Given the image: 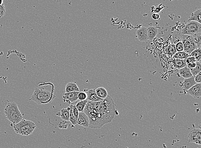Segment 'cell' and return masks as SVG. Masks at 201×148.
I'll return each instance as SVG.
<instances>
[{
    "mask_svg": "<svg viewBox=\"0 0 201 148\" xmlns=\"http://www.w3.org/2000/svg\"><path fill=\"white\" fill-rule=\"evenodd\" d=\"M182 42L184 46V51L190 54L193 51L197 48L193 38L191 35H183Z\"/></svg>",
    "mask_w": 201,
    "mask_h": 148,
    "instance_id": "cell-6",
    "label": "cell"
},
{
    "mask_svg": "<svg viewBox=\"0 0 201 148\" xmlns=\"http://www.w3.org/2000/svg\"><path fill=\"white\" fill-rule=\"evenodd\" d=\"M201 72L198 73L197 75L194 77V79L196 84H200L201 82Z\"/></svg>",
    "mask_w": 201,
    "mask_h": 148,
    "instance_id": "cell-33",
    "label": "cell"
},
{
    "mask_svg": "<svg viewBox=\"0 0 201 148\" xmlns=\"http://www.w3.org/2000/svg\"><path fill=\"white\" fill-rule=\"evenodd\" d=\"M196 67L194 69H190V72L191 74L193 77L197 75L198 73L201 72V64L200 62H196Z\"/></svg>",
    "mask_w": 201,
    "mask_h": 148,
    "instance_id": "cell-24",
    "label": "cell"
},
{
    "mask_svg": "<svg viewBox=\"0 0 201 148\" xmlns=\"http://www.w3.org/2000/svg\"><path fill=\"white\" fill-rule=\"evenodd\" d=\"M80 89L75 82H68L65 87V93L72 92H79Z\"/></svg>",
    "mask_w": 201,
    "mask_h": 148,
    "instance_id": "cell-16",
    "label": "cell"
},
{
    "mask_svg": "<svg viewBox=\"0 0 201 148\" xmlns=\"http://www.w3.org/2000/svg\"><path fill=\"white\" fill-rule=\"evenodd\" d=\"M196 84V83L194 81V77L193 76L189 78L185 79L183 81V86H182L183 90L187 91Z\"/></svg>",
    "mask_w": 201,
    "mask_h": 148,
    "instance_id": "cell-13",
    "label": "cell"
},
{
    "mask_svg": "<svg viewBox=\"0 0 201 148\" xmlns=\"http://www.w3.org/2000/svg\"><path fill=\"white\" fill-rule=\"evenodd\" d=\"M87 95L86 93L84 92H80L78 94V100L80 101L84 100H87Z\"/></svg>",
    "mask_w": 201,
    "mask_h": 148,
    "instance_id": "cell-30",
    "label": "cell"
},
{
    "mask_svg": "<svg viewBox=\"0 0 201 148\" xmlns=\"http://www.w3.org/2000/svg\"><path fill=\"white\" fill-rule=\"evenodd\" d=\"M179 74L180 76L185 79L189 78L193 76L191 74L190 69L187 67L179 69Z\"/></svg>",
    "mask_w": 201,
    "mask_h": 148,
    "instance_id": "cell-20",
    "label": "cell"
},
{
    "mask_svg": "<svg viewBox=\"0 0 201 148\" xmlns=\"http://www.w3.org/2000/svg\"><path fill=\"white\" fill-rule=\"evenodd\" d=\"M12 127L16 133L23 136H27L32 134L36 126L32 121L23 119L18 124Z\"/></svg>",
    "mask_w": 201,
    "mask_h": 148,
    "instance_id": "cell-4",
    "label": "cell"
},
{
    "mask_svg": "<svg viewBox=\"0 0 201 148\" xmlns=\"http://www.w3.org/2000/svg\"><path fill=\"white\" fill-rule=\"evenodd\" d=\"M189 55V56L194 58L196 62H200L201 58V48H198L195 50Z\"/></svg>",
    "mask_w": 201,
    "mask_h": 148,
    "instance_id": "cell-21",
    "label": "cell"
},
{
    "mask_svg": "<svg viewBox=\"0 0 201 148\" xmlns=\"http://www.w3.org/2000/svg\"><path fill=\"white\" fill-rule=\"evenodd\" d=\"M79 92H72L64 93L63 95V100L64 102L67 103L69 104L73 105L78 100V94Z\"/></svg>",
    "mask_w": 201,
    "mask_h": 148,
    "instance_id": "cell-8",
    "label": "cell"
},
{
    "mask_svg": "<svg viewBox=\"0 0 201 148\" xmlns=\"http://www.w3.org/2000/svg\"><path fill=\"white\" fill-rule=\"evenodd\" d=\"M175 46H176V50L177 52L184 51V46H183L182 41H179Z\"/></svg>",
    "mask_w": 201,
    "mask_h": 148,
    "instance_id": "cell-27",
    "label": "cell"
},
{
    "mask_svg": "<svg viewBox=\"0 0 201 148\" xmlns=\"http://www.w3.org/2000/svg\"><path fill=\"white\" fill-rule=\"evenodd\" d=\"M201 24L196 22L190 21L187 23L182 30L183 35H192L201 33Z\"/></svg>",
    "mask_w": 201,
    "mask_h": 148,
    "instance_id": "cell-5",
    "label": "cell"
},
{
    "mask_svg": "<svg viewBox=\"0 0 201 148\" xmlns=\"http://www.w3.org/2000/svg\"><path fill=\"white\" fill-rule=\"evenodd\" d=\"M76 123L77 124L82 126L89 127V119L88 117L84 112H79Z\"/></svg>",
    "mask_w": 201,
    "mask_h": 148,
    "instance_id": "cell-9",
    "label": "cell"
},
{
    "mask_svg": "<svg viewBox=\"0 0 201 148\" xmlns=\"http://www.w3.org/2000/svg\"><path fill=\"white\" fill-rule=\"evenodd\" d=\"M196 62L191 63L188 64L187 66V68L189 69H194L196 67Z\"/></svg>",
    "mask_w": 201,
    "mask_h": 148,
    "instance_id": "cell-35",
    "label": "cell"
},
{
    "mask_svg": "<svg viewBox=\"0 0 201 148\" xmlns=\"http://www.w3.org/2000/svg\"><path fill=\"white\" fill-rule=\"evenodd\" d=\"M4 114L6 118L11 122L12 126L23 119L18 106L15 102L8 103L4 109Z\"/></svg>",
    "mask_w": 201,
    "mask_h": 148,
    "instance_id": "cell-2",
    "label": "cell"
},
{
    "mask_svg": "<svg viewBox=\"0 0 201 148\" xmlns=\"http://www.w3.org/2000/svg\"><path fill=\"white\" fill-rule=\"evenodd\" d=\"M152 17L154 20H158L160 18V15L156 13H154L152 15Z\"/></svg>",
    "mask_w": 201,
    "mask_h": 148,
    "instance_id": "cell-36",
    "label": "cell"
},
{
    "mask_svg": "<svg viewBox=\"0 0 201 148\" xmlns=\"http://www.w3.org/2000/svg\"><path fill=\"white\" fill-rule=\"evenodd\" d=\"M186 62L188 64L191 63L196 62V61L194 58L189 56L186 59Z\"/></svg>",
    "mask_w": 201,
    "mask_h": 148,
    "instance_id": "cell-34",
    "label": "cell"
},
{
    "mask_svg": "<svg viewBox=\"0 0 201 148\" xmlns=\"http://www.w3.org/2000/svg\"><path fill=\"white\" fill-rule=\"evenodd\" d=\"M189 57V55L184 51L177 52L172 56L173 58L180 59V60H186L187 58Z\"/></svg>",
    "mask_w": 201,
    "mask_h": 148,
    "instance_id": "cell-22",
    "label": "cell"
},
{
    "mask_svg": "<svg viewBox=\"0 0 201 148\" xmlns=\"http://www.w3.org/2000/svg\"><path fill=\"white\" fill-rule=\"evenodd\" d=\"M87 100L88 101L91 102H97L103 100L104 99L99 98L96 94L95 90L94 89H91L87 91Z\"/></svg>",
    "mask_w": 201,
    "mask_h": 148,
    "instance_id": "cell-12",
    "label": "cell"
},
{
    "mask_svg": "<svg viewBox=\"0 0 201 148\" xmlns=\"http://www.w3.org/2000/svg\"><path fill=\"white\" fill-rule=\"evenodd\" d=\"M71 108L70 110V117H69V121L71 122V124L73 125H75L77 124L76 123V119H75V117L74 116L73 114V112H72V109L70 106H69Z\"/></svg>",
    "mask_w": 201,
    "mask_h": 148,
    "instance_id": "cell-26",
    "label": "cell"
},
{
    "mask_svg": "<svg viewBox=\"0 0 201 148\" xmlns=\"http://www.w3.org/2000/svg\"><path fill=\"white\" fill-rule=\"evenodd\" d=\"M83 112L89 119V127L99 128L112 122L115 113V104L113 99L108 95L102 101H88Z\"/></svg>",
    "mask_w": 201,
    "mask_h": 148,
    "instance_id": "cell-1",
    "label": "cell"
},
{
    "mask_svg": "<svg viewBox=\"0 0 201 148\" xmlns=\"http://www.w3.org/2000/svg\"><path fill=\"white\" fill-rule=\"evenodd\" d=\"M137 37L139 40L143 42H146L147 41L148 39V34H147V28L145 27H142V28L138 29L136 32Z\"/></svg>",
    "mask_w": 201,
    "mask_h": 148,
    "instance_id": "cell-11",
    "label": "cell"
},
{
    "mask_svg": "<svg viewBox=\"0 0 201 148\" xmlns=\"http://www.w3.org/2000/svg\"><path fill=\"white\" fill-rule=\"evenodd\" d=\"M192 37L193 38L194 40L195 43L196 45L197 48H201V33H196V34L193 35H192Z\"/></svg>",
    "mask_w": 201,
    "mask_h": 148,
    "instance_id": "cell-25",
    "label": "cell"
},
{
    "mask_svg": "<svg viewBox=\"0 0 201 148\" xmlns=\"http://www.w3.org/2000/svg\"><path fill=\"white\" fill-rule=\"evenodd\" d=\"M5 6H4V3H3L0 6V18H1L3 17L4 16L5 14Z\"/></svg>",
    "mask_w": 201,
    "mask_h": 148,
    "instance_id": "cell-31",
    "label": "cell"
},
{
    "mask_svg": "<svg viewBox=\"0 0 201 148\" xmlns=\"http://www.w3.org/2000/svg\"><path fill=\"white\" fill-rule=\"evenodd\" d=\"M172 63L173 66L176 69H183L187 65L186 60H180V59L173 58L172 61Z\"/></svg>",
    "mask_w": 201,
    "mask_h": 148,
    "instance_id": "cell-17",
    "label": "cell"
},
{
    "mask_svg": "<svg viewBox=\"0 0 201 148\" xmlns=\"http://www.w3.org/2000/svg\"><path fill=\"white\" fill-rule=\"evenodd\" d=\"M88 101V100H84L80 101L76 103L75 105V107L78 110L79 112H83Z\"/></svg>",
    "mask_w": 201,
    "mask_h": 148,
    "instance_id": "cell-23",
    "label": "cell"
},
{
    "mask_svg": "<svg viewBox=\"0 0 201 148\" xmlns=\"http://www.w3.org/2000/svg\"><path fill=\"white\" fill-rule=\"evenodd\" d=\"M95 92L97 96L102 99H105L108 96L106 89L103 87L98 88L95 90Z\"/></svg>",
    "mask_w": 201,
    "mask_h": 148,
    "instance_id": "cell-19",
    "label": "cell"
},
{
    "mask_svg": "<svg viewBox=\"0 0 201 148\" xmlns=\"http://www.w3.org/2000/svg\"><path fill=\"white\" fill-rule=\"evenodd\" d=\"M55 97L53 90L49 91L36 88L30 100L34 101L39 105L46 104L51 103Z\"/></svg>",
    "mask_w": 201,
    "mask_h": 148,
    "instance_id": "cell-3",
    "label": "cell"
},
{
    "mask_svg": "<svg viewBox=\"0 0 201 148\" xmlns=\"http://www.w3.org/2000/svg\"><path fill=\"white\" fill-rule=\"evenodd\" d=\"M201 9H198L193 12L189 17L188 22L193 21L201 23Z\"/></svg>",
    "mask_w": 201,
    "mask_h": 148,
    "instance_id": "cell-15",
    "label": "cell"
},
{
    "mask_svg": "<svg viewBox=\"0 0 201 148\" xmlns=\"http://www.w3.org/2000/svg\"><path fill=\"white\" fill-rule=\"evenodd\" d=\"M68 126V122L67 121L62 120L59 122L58 124V127L60 129H67Z\"/></svg>",
    "mask_w": 201,
    "mask_h": 148,
    "instance_id": "cell-28",
    "label": "cell"
},
{
    "mask_svg": "<svg viewBox=\"0 0 201 148\" xmlns=\"http://www.w3.org/2000/svg\"><path fill=\"white\" fill-rule=\"evenodd\" d=\"M3 3V0H0V6Z\"/></svg>",
    "mask_w": 201,
    "mask_h": 148,
    "instance_id": "cell-37",
    "label": "cell"
},
{
    "mask_svg": "<svg viewBox=\"0 0 201 148\" xmlns=\"http://www.w3.org/2000/svg\"><path fill=\"white\" fill-rule=\"evenodd\" d=\"M70 107H68L66 109H63L59 112H57V116H59L63 120L66 121H69L70 117Z\"/></svg>",
    "mask_w": 201,
    "mask_h": 148,
    "instance_id": "cell-14",
    "label": "cell"
},
{
    "mask_svg": "<svg viewBox=\"0 0 201 148\" xmlns=\"http://www.w3.org/2000/svg\"><path fill=\"white\" fill-rule=\"evenodd\" d=\"M170 48H169L168 51L169 52V54H170L174 55L176 53H177L176 50V46L174 45H172L170 46Z\"/></svg>",
    "mask_w": 201,
    "mask_h": 148,
    "instance_id": "cell-32",
    "label": "cell"
},
{
    "mask_svg": "<svg viewBox=\"0 0 201 148\" xmlns=\"http://www.w3.org/2000/svg\"><path fill=\"white\" fill-rule=\"evenodd\" d=\"M187 94L194 98L199 99L201 96V84H196L187 91Z\"/></svg>",
    "mask_w": 201,
    "mask_h": 148,
    "instance_id": "cell-10",
    "label": "cell"
},
{
    "mask_svg": "<svg viewBox=\"0 0 201 148\" xmlns=\"http://www.w3.org/2000/svg\"><path fill=\"white\" fill-rule=\"evenodd\" d=\"M70 106L72 109V112H73L74 116L75 117V119H76V120H77L79 113L78 110L77 109L76 107H75V105H71Z\"/></svg>",
    "mask_w": 201,
    "mask_h": 148,
    "instance_id": "cell-29",
    "label": "cell"
},
{
    "mask_svg": "<svg viewBox=\"0 0 201 148\" xmlns=\"http://www.w3.org/2000/svg\"><path fill=\"white\" fill-rule=\"evenodd\" d=\"M148 39L150 40H153L158 33V30L154 26H149L147 28Z\"/></svg>",
    "mask_w": 201,
    "mask_h": 148,
    "instance_id": "cell-18",
    "label": "cell"
},
{
    "mask_svg": "<svg viewBox=\"0 0 201 148\" xmlns=\"http://www.w3.org/2000/svg\"><path fill=\"white\" fill-rule=\"evenodd\" d=\"M188 143H193L201 145V132L200 129L194 128L189 132L188 136Z\"/></svg>",
    "mask_w": 201,
    "mask_h": 148,
    "instance_id": "cell-7",
    "label": "cell"
}]
</instances>
